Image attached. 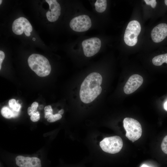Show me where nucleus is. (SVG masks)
<instances>
[{"label": "nucleus", "mask_w": 167, "mask_h": 167, "mask_svg": "<svg viewBox=\"0 0 167 167\" xmlns=\"http://www.w3.org/2000/svg\"><path fill=\"white\" fill-rule=\"evenodd\" d=\"M102 81V76L97 72L91 73L85 78L81 85L79 91L80 99L83 103L92 102L101 94Z\"/></svg>", "instance_id": "nucleus-1"}, {"label": "nucleus", "mask_w": 167, "mask_h": 167, "mask_svg": "<svg viewBox=\"0 0 167 167\" xmlns=\"http://www.w3.org/2000/svg\"><path fill=\"white\" fill-rule=\"evenodd\" d=\"M28 62L30 68L38 76L44 77L50 73L51 65L48 59L44 56L32 54L28 57Z\"/></svg>", "instance_id": "nucleus-2"}, {"label": "nucleus", "mask_w": 167, "mask_h": 167, "mask_svg": "<svg viewBox=\"0 0 167 167\" xmlns=\"http://www.w3.org/2000/svg\"><path fill=\"white\" fill-rule=\"evenodd\" d=\"M123 126L126 133V137L132 142L139 139L142 134V128L140 123L137 120L126 118L123 121Z\"/></svg>", "instance_id": "nucleus-3"}, {"label": "nucleus", "mask_w": 167, "mask_h": 167, "mask_svg": "<svg viewBox=\"0 0 167 167\" xmlns=\"http://www.w3.org/2000/svg\"><path fill=\"white\" fill-rule=\"evenodd\" d=\"M141 30V25L138 21L135 20L130 21L126 28L124 36V41L126 44L131 46L135 45Z\"/></svg>", "instance_id": "nucleus-4"}, {"label": "nucleus", "mask_w": 167, "mask_h": 167, "mask_svg": "<svg viewBox=\"0 0 167 167\" xmlns=\"http://www.w3.org/2000/svg\"><path fill=\"white\" fill-rule=\"evenodd\" d=\"M123 145L122 139L118 136L105 138L100 143V146L104 152L111 154L119 152Z\"/></svg>", "instance_id": "nucleus-5"}, {"label": "nucleus", "mask_w": 167, "mask_h": 167, "mask_svg": "<svg viewBox=\"0 0 167 167\" xmlns=\"http://www.w3.org/2000/svg\"><path fill=\"white\" fill-rule=\"evenodd\" d=\"M92 22L89 17L86 15H82L73 18L70 23L71 28L77 32L87 31L91 27Z\"/></svg>", "instance_id": "nucleus-6"}, {"label": "nucleus", "mask_w": 167, "mask_h": 167, "mask_svg": "<svg viewBox=\"0 0 167 167\" xmlns=\"http://www.w3.org/2000/svg\"><path fill=\"white\" fill-rule=\"evenodd\" d=\"M82 45L84 55L87 57H90L99 52L101 42L99 38L92 37L84 40Z\"/></svg>", "instance_id": "nucleus-7"}, {"label": "nucleus", "mask_w": 167, "mask_h": 167, "mask_svg": "<svg viewBox=\"0 0 167 167\" xmlns=\"http://www.w3.org/2000/svg\"><path fill=\"white\" fill-rule=\"evenodd\" d=\"M13 32L17 35L22 34L24 32L26 36L31 35L32 27L29 22L26 18L20 17L14 21L12 25Z\"/></svg>", "instance_id": "nucleus-8"}, {"label": "nucleus", "mask_w": 167, "mask_h": 167, "mask_svg": "<svg viewBox=\"0 0 167 167\" xmlns=\"http://www.w3.org/2000/svg\"><path fill=\"white\" fill-rule=\"evenodd\" d=\"M143 79L140 75L134 74L131 76L125 84L123 90L127 94H131L138 89L142 84Z\"/></svg>", "instance_id": "nucleus-9"}, {"label": "nucleus", "mask_w": 167, "mask_h": 167, "mask_svg": "<svg viewBox=\"0 0 167 167\" xmlns=\"http://www.w3.org/2000/svg\"><path fill=\"white\" fill-rule=\"evenodd\" d=\"M151 36L155 43H160L164 40L167 37V24L161 23L154 27L152 31Z\"/></svg>", "instance_id": "nucleus-10"}, {"label": "nucleus", "mask_w": 167, "mask_h": 167, "mask_svg": "<svg viewBox=\"0 0 167 167\" xmlns=\"http://www.w3.org/2000/svg\"><path fill=\"white\" fill-rule=\"evenodd\" d=\"M16 165L19 167H41L40 160L36 157L17 156L15 158Z\"/></svg>", "instance_id": "nucleus-11"}, {"label": "nucleus", "mask_w": 167, "mask_h": 167, "mask_svg": "<svg viewBox=\"0 0 167 167\" xmlns=\"http://www.w3.org/2000/svg\"><path fill=\"white\" fill-rule=\"evenodd\" d=\"M49 6V10L46 13L48 20L51 22L56 21L61 14V7L55 0H46Z\"/></svg>", "instance_id": "nucleus-12"}, {"label": "nucleus", "mask_w": 167, "mask_h": 167, "mask_svg": "<svg viewBox=\"0 0 167 167\" xmlns=\"http://www.w3.org/2000/svg\"><path fill=\"white\" fill-rule=\"evenodd\" d=\"M152 62L156 66H161L164 63L167 64V53L154 57L152 59Z\"/></svg>", "instance_id": "nucleus-13"}, {"label": "nucleus", "mask_w": 167, "mask_h": 167, "mask_svg": "<svg viewBox=\"0 0 167 167\" xmlns=\"http://www.w3.org/2000/svg\"><path fill=\"white\" fill-rule=\"evenodd\" d=\"M95 6L96 11L99 13L104 12L107 7V1L106 0H97Z\"/></svg>", "instance_id": "nucleus-14"}, {"label": "nucleus", "mask_w": 167, "mask_h": 167, "mask_svg": "<svg viewBox=\"0 0 167 167\" xmlns=\"http://www.w3.org/2000/svg\"><path fill=\"white\" fill-rule=\"evenodd\" d=\"M1 113L2 115L6 118H11L15 116L13 111L6 107H4L2 109Z\"/></svg>", "instance_id": "nucleus-15"}, {"label": "nucleus", "mask_w": 167, "mask_h": 167, "mask_svg": "<svg viewBox=\"0 0 167 167\" xmlns=\"http://www.w3.org/2000/svg\"><path fill=\"white\" fill-rule=\"evenodd\" d=\"M62 117L61 115L58 113L55 114H52L47 119V120L49 122H53L60 119Z\"/></svg>", "instance_id": "nucleus-16"}, {"label": "nucleus", "mask_w": 167, "mask_h": 167, "mask_svg": "<svg viewBox=\"0 0 167 167\" xmlns=\"http://www.w3.org/2000/svg\"><path fill=\"white\" fill-rule=\"evenodd\" d=\"M161 148L162 151L167 154V135L164 138L161 144Z\"/></svg>", "instance_id": "nucleus-17"}, {"label": "nucleus", "mask_w": 167, "mask_h": 167, "mask_svg": "<svg viewBox=\"0 0 167 167\" xmlns=\"http://www.w3.org/2000/svg\"><path fill=\"white\" fill-rule=\"evenodd\" d=\"M40 119V115L38 111L32 114L30 117L31 120L33 122H36Z\"/></svg>", "instance_id": "nucleus-18"}, {"label": "nucleus", "mask_w": 167, "mask_h": 167, "mask_svg": "<svg viewBox=\"0 0 167 167\" xmlns=\"http://www.w3.org/2000/svg\"><path fill=\"white\" fill-rule=\"evenodd\" d=\"M144 1L146 4L148 5H150L153 8H154L156 5L157 2L155 0H144Z\"/></svg>", "instance_id": "nucleus-19"}, {"label": "nucleus", "mask_w": 167, "mask_h": 167, "mask_svg": "<svg viewBox=\"0 0 167 167\" xmlns=\"http://www.w3.org/2000/svg\"><path fill=\"white\" fill-rule=\"evenodd\" d=\"M8 103L9 106L13 109L17 103L15 99H12L9 101Z\"/></svg>", "instance_id": "nucleus-20"}, {"label": "nucleus", "mask_w": 167, "mask_h": 167, "mask_svg": "<svg viewBox=\"0 0 167 167\" xmlns=\"http://www.w3.org/2000/svg\"><path fill=\"white\" fill-rule=\"evenodd\" d=\"M5 54L2 51H0V70L1 68V64L5 58Z\"/></svg>", "instance_id": "nucleus-21"}, {"label": "nucleus", "mask_w": 167, "mask_h": 167, "mask_svg": "<svg viewBox=\"0 0 167 167\" xmlns=\"http://www.w3.org/2000/svg\"><path fill=\"white\" fill-rule=\"evenodd\" d=\"M28 113V115L31 116L32 114L35 113L37 111H34L31 107H28L27 110Z\"/></svg>", "instance_id": "nucleus-22"}, {"label": "nucleus", "mask_w": 167, "mask_h": 167, "mask_svg": "<svg viewBox=\"0 0 167 167\" xmlns=\"http://www.w3.org/2000/svg\"><path fill=\"white\" fill-rule=\"evenodd\" d=\"M45 112H48L53 113V109L51 106L50 105H48L46 106L44 108Z\"/></svg>", "instance_id": "nucleus-23"}, {"label": "nucleus", "mask_w": 167, "mask_h": 167, "mask_svg": "<svg viewBox=\"0 0 167 167\" xmlns=\"http://www.w3.org/2000/svg\"><path fill=\"white\" fill-rule=\"evenodd\" d=\"M38 106V104L37 102H33L31 105V107L35 111H37V108Z\"/></svg>", "instance_id": "nucleus-24"}, {"label": "nucleus", "mask_w": 167, "mask_h": 167, "mask_svg": "<svg viewBox=\"0 0 167 167\" xmlns=\"http://www.w3.org/2000/svg\"><path fill=\"white\" fill-rule=\"evenodd\" d=\"M21 105L17 103L15 106L12 109L15 112H19L21 108Z\"/></svg>", "instance_id": "nucleus-25"}, {"label": "nucleus", "mask_w": 167, "mask_h": 167, "mask_svg": "<svg viewBox=\"0 0 167 167\" xmlns=\"http://www.w3.org/2000/svg\"><path fill=\"white\" fill-rule=\"evenodd\" d=\"M45 113V118H48L53 113L48 112H44Z\"/></svg>", "instance_id": "nucleus-26"}, {"label": "nucleus", "mask_w": 167, "mask_h": 167, "mask_svg": "<svg viewBox=\"0 0 167 167\" xmlns=\"http://www.w3.org/2000/svg\"><path fill=\"white\" fill-rule=\"evenodd\" d=\"M163 107L164 109L166 111H167V100H166L163 105Z\"/></svg>", "instance_id": "nucleus-27"}, {"label": "nucleus", "mask_w": 167, "mask_h": 167, "mask_svg": "<svg viewBox=\"0 0 167 167\" xmlns=\"http://www.w3.org/2000/svg\"><path fill=\"white\" fill-rule=\"evenodd\" d=\"M64 113V110L63 109H61L58 112V113L60 115L63 114Z\"/></svg>", "instance_id": "nucleus-28"}, {"label": "nucleus", "mask_w": 167, "mask_h": 167, "mask_svg": "<svg viewBox=\"0 0 167 167\" xmlns=\"http://www.w3.org/2000/svg\"><path fill=\"white\" fill-rule=\"evenodd\" d=\"M141 167H149L145 165H142Z\"/></svg>", "instance_id": "nucleus-29"}, {"label": "nucleus", "mask_w": 167, "mask_h": 167, "mask_svg": "<svg viewBox=\"0 0 167 167\" xmlns=\"http://www.w3.org/2000/svg\"><path fill=\"white\" fill-rule=\"evenodd\" d=\"M164 2L165 4V5L167 6V0H164Z\"/></svg>", "instance_id": "nucleus-30"}, {"label": "nucleus", "mask_w": 167, "mask_h": 167, "mask_svg": "<svg viewBox=\"0 0 167 167\" xmlns=\"http://www.w3.org/2000/svg\"><path fill=\"white\" fill-rule=\"evenodd\" d=\"M2 2V0H0V5H1V3Z\"/></svg>", "instance_id": "nucleus-31"}, {"label": "nucleus", "mask_w": 167, "mask_h": 167, "mask_svg": "<svg viewBox=\"0 0 167 167\" xmlns=\"http://www.w3.org/2000/svg\"><path fill=\"white\" fill-rule=\"evenodd\" d=\"M32 40H33V41H35V38H33Z\"/></svg>", "instance_id": "nucleus-32"}]
</instances>
